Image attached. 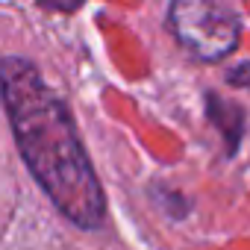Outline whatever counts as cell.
Wrapping results in <instances>:
<instances>
[{"mask_svg": "<svg viewBox=\"0 0 250 250\" xmlns=\"http://www.w3.org/2000/svg\"><path fill=\"white\" fill-rule=\"evenodd\" d=\"M36 3L42 6V9H50V12H62V15H71V12H77L85 0H36Z\"/></svg>", "mask_w": 250, "mask_h": 250, "instance_id": "5", "label": "cell"}, {"mask_svg": "<svg viewBox=\"0 0 250 250\" xmlns=\"http://www.w3.org/2000/svg\"><path fill=\"white\" fill-rule=\"evenodd\" d=\"M209 103V121L227 136V150L235 153L238 150V142H241V127H244V115L235 103L218 97V94H209L206 97Z\"/></svg>", "mask_w": 250, "mask_h": 250, "instance_id": "3", "label": "cell"}, {"mask_svg": "<svg viewBox=\"0 0 250 250\" xmlns=\"http://www.w3.org/2000/svg\"><path fill=\"white\" fill-rule=\"evenodd\" d=\"M0 97L21 159L42 191L80 229L100 227L106 218V194L65 100L21 56L0 59Z\"/></svg>", "mask_w": 250, "mask_h": 250, "instance_id": "1", "label": "cell"}, {"mask_svg": "<svg viewBox=\"0 0 250 250\" xmlns=\"http://www.w3.org/2000/svg\"><path fill=\"white\" fill-rule=\"evenodd\" d=\"M227 83L235 85V88H250V59L235 65V68H229L227 71Z\"/></svg>", "mask_w": 250, "mask_h": 250, "instance_id": "4", "label": "cell"}, {"mask_svg": "<svg viewBox=\"0 0 250 250\" xmlns=\"http://www.w3.org/2000/svg\"><path fill=\"white\" fill-rule=\"evenodd\" d=\"M168 27L180 47L200 62L229 56L241 36V18L229 0H171Z\"/></svg>", "mask_w": 250, "mask_h": 250, "instance_id": "2", "label": "cell"}]
</instances>
